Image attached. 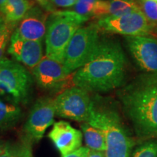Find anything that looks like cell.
<instances>
[{
  "mask_svg": "<svg viewBox=\"0 0 157 157\" xmlns=\"http://www.w3.org/2000/svg\"><path fill=\"white\" fill-rule=\"evenodd\" d=\"M87 147L90 150L105 152L106 151V141L105 135L102 131L84 122L81 124Z\"/></svg>",
  "mask_w": 157,
  "mask_h": 157,
  "instance_id": "cell-18",
  "label": "cell"
},
{
  "mask_svg": "<svg viewBox=\"0 0 157 157\" xmlns=\"http://www.w3.org/2000/svg\"><path fill=\"white\" fill-rule=\"evenodd\" d=\"M5 143L0 141V155H1L2 153L3 152L4 148H5Z\"/></svg>",
  "mask_w": 157,
  "mask_h": 157,
  "instance_id": "cell-30",
  "label": "cell"
},
{
  "mask_svg": "<svg viewBox=\"0 0 157 157\" xmlns=\"http://www.w3.org/2000/svg\"><path fill=\"white\" fill-rule=\"evenodd\" d=\"M127 45L143 71L157 74V39L146 36H127Z\"/></svg>",
  "mask_w": 157,
  "mask_h": 157,
  "instance_id": "cell-10",
  "label": "cell"
},
{
  "mask_svg": "<svg viewBox=\"0 0 157 157\" xmlns=\"http://www.w3.org/2000/svg\"><path fill=\"white\" fill-rule=\"evenodd\" d=\"M90 149L87 147H80L74 151L69 153L63 157H87Z\"/></svg>",
  "mask_w": 157,
  "mask_h": 157,
  "instance_id": "cell-24",
  "label": "cell"
},
{
  "mask_svg": "<svg viewBox=\"0 0 157 157\" xmlns=\"http://www.w3.org/2000/svg\"><path fill=\"white\" fill-rule=\"evenodd\" d=\"M97 26L107 32L127 36H146L152 27L140 9L122 16L102 17Z\"/></svg>",
  "mask_w": 157,
  "mask_h": 157,
  "instance_id": "cell-9",
  "label": "cell"
},
{
  "mask_svg": "<svg viewBox=\"0 0 157 157\" xmlns=\"http://www.w3.org/2000/svg\"><path fill=\"white\" fill-rule=\"evenodd\" d=\"M98 0H78L72 10L82 16L90 18L93 13Z\"/></svg>",
  "mask_w": 157,
  "mask_h": 157,
  "instance_id": "cell-21",
  "label": "cell"
},
{
  "mask_svg": "<svg viewBox=\"0 0 157 157\" xmlns=\"http://www.w3.org/2000/svg\"><path fill=\"white\" fill-rule=\"evenodd\" d=\"M49 15L37 7H32L21 20L14 31L21 38L40 41L46 35Z\"/></svg>",
  "mask_w": 157,
  "mask_h": 157,
  "instance_id": "cell-14",
  "label": "cell"
},
{
  "mask_svg": "<svg viewBox=\"0 0 157 157\" xmlns=\"http://www.w3.org/2000/svg\"><path fill=\"white\" fill-rule=\"evenodd\" d=\"M7 44H0V60L4 58V54H5L6 47H7Z\"/></svg>",
  "mask_w": 157,
  "mask_h": 157,
  "instance_id": "cell-28",
  "label": "cell"
},
{
  "mask_svg": "<svg viewBox=\"0 0 157 157\" xmlns=\"http://www.w3.org/2000/svg\"><path fill=\"white\" fill-rule=\"evenodd\" d=\"M153 1H155V2H157V0H153Z\"/></svg>",
  "mask_w": 157,
  "mask_h": 157,
  "instance_id": "cell-32",
  "label": "cell"
},
{
  "mask_svg": "<svg viewBox=\"0 0 157 157\" xmlns=\"http://www.w3.org/2000/svg\"><path fill=\"white\" fill-rule=\"evenodd\" d=\"M32 73L38 85L45 90L62 87L68 76L65 71L63 63L46 56L33 68Z\"/></svg>",
  "mask_w": 157,
  "mask_h": 157,
  "instance_id": "cell-11",
  "label": "cell"
},
{
  "mask_svg": "<svg viewBox=\"0 0 157 157\" xmlns=\"http://www.w3.org/2000/svg\"><path fill=\"white\" fill-rule=\"evenodd\" d=\"M126 58L121 45L100 40L87 63L73 76L76 87L90 92H108L121 87L125 78Z\"/></svg>",
  "mask_w": 157,
  "mask_h": 157,
  "instance_id": "cell-1",
  "label": "cell"
},
{
  "mask_svg": "<svg viewBox=\"0 0 157 157\" xmlns=\"http://www.w3.org/2000/svg\"><path fill=\"white\" fill-rule=\"evenodd\" d=\"M7 0H0V15H2L3 8L5 7Z\"/></svg>",
  "mask_w": 157,
  "mask_h": 157,
  "instance_id": "cell-29",
  "label": "cell"
},
{
  "mask_svg": "<svg viewBox=\"0 0 157 157\" xmlns=\"http://www.w3.org/2000/svg\"><path fill=\"white\" fill-rule=\"evenodd\" d=\"M87 157H105V154L103 151H98L90 150Z\"/></svg>",
  "mask_w": 157,
  "mask_h": 157,
  "instance_id": "cell-27",
  "label": "cell"
},
{
  "mask_svg": "<svg viewBox=\"0 0 157 157\" xmlns=\"http://www.w3.org/2000/svg\"><path fill=\"white\" fill-rule=\"evenodd\" d=\"M8 52L17 61L31 68L36 67L44 58L42 42L22 39L14 32L10 37Z\"/></svg>",
  "mask_w": 157,
  "mask_h": 157,
  "instance_id": "cell-12",
  "label": "cell"
},
{
  "mask_svg": "<svg viewBox=\"0 0 157 157\" xmlns=\"http://www.w3.org/2000/svg\"><path fill=\"white\" fill-rule=\"evenodd\" d=\"M127 117L140 137L157 136V74L138 76L119 93Z\"/></svg>",
  "mask_w": 157,
  "mask_h": 157,
  "instance_id": "cell-2",
  "label": "cell"
},
{
  "mask_svg": "<svg viewBox=\"0 0 157 157\" xmlns=\"http://www.w3.org/2000/svg\"><path fill=\"white\" fill-rule=\"evenodd\" d=\"M122 1H127V2H133V0H122Z\"/></svg>",
  "mask_w": 157,
  "mask_h": 157,
  "instance_id": "cell-31",
  "label": "cell"
},
{
  "mask_svg": "<svg viewBox=\"0 0 157 157\" xmlns=\"http://www.w3.org/2000/svg\"><path fill=\"white\" fill-rule=\"evenodd\" d=\"M55 114V99L41 98L37 100L23 127V140L31 144L41 140L47 129L53 123Z\"/></svg>",
  "mask_w": 157,
  "mask_h": 157,
  "instance_id": "cell-8",
  "label": "cell"
},
{
  "mask_svg": "<svg viewBox=\"0 0 157 157\" xmlns=\"http://www.w3.org/2000/svg\"><path fill=\"white\" fill-rule=\"evenodd\" d=\"M140 10L152 27L157 26V2L153 0H141Z\"/></svg>",
  "mask_w": 157,
  "mask_h": 157,
  "instance_id": "cell-20",
  "label": "cell"
},
{
  "mask_svg": "<svg viewBox=\"0 0 157 157\" xmlns=\"http://www.w3.org/2000/svg\"><path fill=\"white\" fill-rule=\"evenodd\" d=\"M13 28L6 21L3 15H0V44H7Z\"/></svg>",
  "mask_w": 157,
  "mask_h": 157,
  "instance_id": "cell-23",
  "label": "cell"
},
{
  "mask_svg": "<svg viewBox=\"0 0 157 157\" xmlns=\"http://www.w3.org/2000/svg\"><path fill=\"white\" fill-rule=\"evenodd\" d=\"M32 78L19 63L3 58L0 60V95L15 105L28 103Z\"/></svg>",
  "mask_w": 157,
  "mask_h": 157,
  "instance_id": "cell-5",
  "label": "cell"
},
{
  "mask_svg": "<svg viewBox=\"0 0 157 157\" xmlns=\"http://www.w3.org/2000/svg\"><path fill=\"white\" fill-rule=\"evenodd\" d=\"M87 122L105 135V157H131L134 141L129 137L120 116L115 109L92 101Z\"/></svg>",
  "mask_w": 157,
  "mask_h": 157,
  "instance_id": "cell-3",
  "label": "cell"
},
{
  "mask_svg": "<svg viewBox=\"0 0 157 157\" xmlns=\"http://www.w3.org/2000/svg\"><path fill=\"white\" fill-rule=\"evenodd\" d=\"M97 25L81 27L75 33L65 52L63 65L69 75L87 63L100 42Z\"/></svg>",
  "mask_w": 157,
  "mask_h": 157,
  "instance_id": "cell-6",
  "label": "cell"
},
{
  "mask_svg": "<svg viewBox=\"0 0 157 157\" xmlns=\"http://www.w3.org/2000/svg\"><path fill=\"white\" fill-rule=\"evenodd\" d=\"M48 137L63 156L79 148L82 143V132L74 128L67 121L54 123Z\"/></svg>",
  "mask_w": 157,
  "mask_h": 157,
  "instance_id": "cell-13",
  "label": "cell"
},
{
  "mask_svg": "<svg viewBox=\"0 0 157 157\" xmlns=\"http://www.w3.org/2000/svg\"><path fill=\"white\" fill-rule=\"evenodd\" d=\"M35 1H36L37 3L47 12L53 13V12L56 11L52 2L49 1V0H35Z\"/></svg>",
  "mask_w": 157,
  "mask_h": 157,
  "instance_id": "cell-26",
  "label": "cell"
},
{
  "mask_svg": "<svg viewBox=\"0 0 157 157\" xmlns=\"http://www.w3.org/2000/svg\"><path fill=\"white\" fill-rule=\"evenodd\" d=\"M78 0H51V2L59 7H70L74 6Z\"/></svg>",
  "mask_w": 157,
  "mask_h": 157,
  "instance_id": "cell-25",
  "label": "cell"
},
{
  "mask_svg": "<svg viewBox=\"0 0 157 157\" xmlns=\"http://www.w3.org/2000/svg\"><path fill=\"white\" fill-rule=\"evenodd\" d=\"M22 111L18 105L0 101V132L10 130L21 120Z\"/></svg>",
  "mask_w": 157,
  "mask_h": 157,
  "instance_id": "cell-17",
  "label": "cell"
},
{
  "mask_svg": "<svg viewBox=\"0 0 157 157\" xmlns=\"http://www.w3.org/2000/svg\"><path fill=\"white\" fill-rule=\"evenodd\" d=\"M88 19L73 10H58L51 13L45 35L46 56L63 63L71 39Z\"/></svg>",
  "mask_w": 157,
  "mask_h": 157,
  "instance_id": "cell-4",
  "label": "cell"
},
{
  "mask_svg": "<svg viewBox=\"0 0 157 157\" xmlns=\"http://www.w3.org/2000/svg\"><path fill=\"white\" fill-rule=\"evenodd\" d=\"M140 10L133 2L122 0H98L94 8L93 17L102 18L105 17H119Z\"/></svg>",
  "mask_w": 157,
  "mask_h": 157,
  "instance_id": "cell-15",
  "label": "cell"
},
{
  "mask_svg": "<svg viewBox=\"0 0 157 157\" xmlns=\"http://www.w3.org/2000/svg\"><path fill=\"white\" fill-rule=\"evenodd\" d=\"M32 7V3L29 0H7L2 15L8 24L14 29Z\"/></svg>",
  "mask_w": 157,
  "mask_h": 157,
  "instance_id": "cell-16",
  "label": "cell"
},
{
  "mask_svg": "<svg viewBox=\"0 0 157 157\" xmlns=\"http://www.w3.org/2000/svg\"><path fill=\"white\" fill-rule=\"evenodd\" d=\"M0 157H33L32 144L23 139L21 142L6 143Z\"/></svg>",
  "mask_w": 157,
  "mask_h": 157,
  "instance_id": "cell-19",
  "label": "cell"
},
{
  "mask_svg": "<svg viewBox=\"0 0 157 157\" xmlns=\"http://www.w3.org/2000/svg\"><path fill=\"white\" fill-rule=\"evenodd\" d=\"M91 105L92 100L88 91L78 87L66 90L55 99L56 114L78 121L87 122Z\"/></svg>",
  "mask_w": 157,
  "mask_h": 157,
  "instance_id": "cell-7",
  "label": "cell"
},
{
  "mask_svg": "<svg viewBox=\"0 0 157 157\" xmlns=\"http://www.w3.org/2000/svg\"><path fill=\"white\" fill-rule=\"evenodd\" d=\"M132 157H157V140L143 143L135 149Z\"/></svg>",
  "mask_w": 157,
  "mask_h": 157,
  "instance_id": "cell-22",
  "label": "cell"
}]
</instances>
